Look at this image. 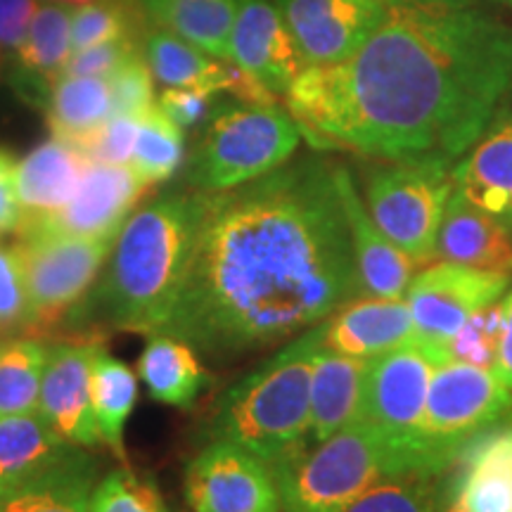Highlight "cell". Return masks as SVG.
<instances>
[{
	"label": "cell",
	"mask_w": 512,
	"mask_h": 512,
	"mask_svg": "<svg viewBox=\"0 0 512 512\" xmlns=\"http://www.w3.org/2000/svg\"><path fill=\"white\" fill-rule=\"evenodd\" d=\"M337 166L306 155L209 192L183 287L157 332L211 361H230L302 335L354 299L358 275Z\"/></svg>",
	"instance_id": "6da1fadb"
},
{
	"label": "cell",
	"mask_w": 512,
	"mask_h": 512,
	"mask_svg": "<svg viewBox=\"0 0 512 512\" xmlns=\"http://www.w3.org/2000/svg\"><path fill=\"white\" fill-rule=\"evenodd\" d=\"M510 91V24L477 0H396L356 53L306 67L285 102L316 150L456 164Z\"/></svg>",
	"instance_id": "7a4b0ae2"
},
{
	"label": "cell",
	"mask_w": 512,
	"mask_h": 512,
	"mask_svg": "<svg viewBox=\"0 0 512 512\" xmlns=\"http://www.w3.org/2000/svg\"><path fill=\"white\" fill-rule=\"evenodd\" d=\"M207 202L202 190L171 192L128 216L98 285L67 313V323L150 335L162 328L183 287Z\"/></svg>",
	"instance_id": "3957f363"
},
{
	"label": "cell",
	"mask_w": 512,
	"mask_h": 512,
	"mask_svg": "<svg viewBox=\"0 0 512 512\" xmlns=\"http://www.w3.org/2000/svg\"><path fill=\"white\" fill-rule=\"evenodd\" d=\"M323 323L297 335L252 373L230 384L207 425L209 441H233L280 475L311 448V375Z\"/></svg>",
	"instance_id": "277c9868"
},
{
	"label": "cell",
	"mask_w": 512,
	"mask_h": 512,
	"mask_svg": "<svg viewBox=\"0 0 512 512\" xmlns=\"http://www.w3.org/2000/svg\"><path fill=\"white\" fill-rule=\"evenodd\" d=\"M512 420V392L494 368L448 358L434 370L415 430L399 444L403 475H444L486 432Z\"/></svg>",
	"instance_id": "5b68a950"
},
{
	"label": "cell",
	"mask_w": 512,
	"mask_h": 512,
	"mask_svg": "<svg viewBox=\"0 0 512 512\" xmlns=\"http://www.w3.org/2000/svg\"><path fill=\"white\" fill-rule=\"evenodd\" d=\"M302 138V128L278 102H219L202 121L185 181L202 192L238 188L290 162Z\"/></svg>",
	"instance_id": "8992f818"
},
{
	"label": "cell",
	"mask_w": 512,
	"mask_h": 512,
	"mask_svg": "<svg viewBox=\"0 0 512 512\" xmlns=\"http://www.w3.org/2000/svg\"><path fill=\"white\" fill-rule=\"evenodd\" d=\"M399 475V444L358 420L311 446L275 479L283 512H342L370 486Z\"/></svg>",
	"instance_id": "52a82bcc"
},
{
	"label": "cell",
	"mask_w": 512,
	"mask_h": 512,
	"mask_svg": "<svg viewBox=\"0 0 512 512\" xmlns=\"http://www.w3.org/2000/svg\"><path fill=\"white\" fill-rule=\"evenodd\" d=\"M448 162H375L363 176V202L377 228L420 266L437 259V238L456 176Z\"/></svg>",
	"instance_id": "ba28073f"
},
{
	"label": "cell",
	"mask_w": 512,
	"mask_h": 512,
	"mask_svg": "<svg viewBox=\"0 0 512 512\" xmlns=\"http://www.w3.org/2000/svg\"><path fill=\"white\" fill-rule=\"evenodd\" d=\"M114 238L27 235L19 238V256L31 313V330L60 323L91 292Z\"/></svg>",
	"instance_id": "9c48e42d"
},
{
	"label": "cell",
	"mask_w": 512,
	"mask_h": 512,
	"mask_svg": "<svg viewBox=\"0 0 512 512\" xmlns=\"http://www.w3.org/2000/svg\"><path fill=\"white\" fill-rule=\"evenodd\" d=\"M183 491L192 512H283L271 467L233 441H209L185 467Z\"/></svg>",
	"instance_id": "30bf717a"
},
{
	"label": "cell",
	"mask_w": 512,
	"mask_h": 512,
	"mask_svg": "<svg viewBox=\"0 0 512 512\" xmlns=\"http://www.w3.org/2000/svg\"><path fill=\"white\" fill-rule=\"evenodd\" d=\"M444 361H448V351L418 335L387 354L370 358L361 422L387 432L401 444L420 422L432 375Z\"/></svg>",
	"instance_id": "8fae6325"
},
{
	"label": "cell",
	"mask_w": 512,
	"mask_h": 512,
	"mask_svg": "<svg viewBox=\"0 0 512 512\" xmlns=\"http://www.w3.org/2000/svg\"><path fill=\"white\" fill-rule=\"evenodd\" d=\"M510 275L486 273L453 261H432L413 275L406 290L415 335L439 344L456 335V330L472 313L498 302L508 290Z\"/></svg>",
	"instance_id": "7c38bea8"
},
{
	"label": "cell",
	"mask_w": 512,
	"mask_h": 512,
	"mask_svg": "<svg viewBox=\"0 0 512 512\" xmlns=\"http://www.w3.org/2000/svg\"><path fill=\"white\" fill-rule=\"evenodd\" d=\"M145 190L147 185L128 164L91 162L72 200L55 214L22 221L17 235L117 238Z\"/></svg>",
	"instance_id": "4fadbf2b"
},
{
	"label": "cell",
	"mask_w": 512,
	"mask_h": 512,
	"mask_svg": "<svg viewBox=\"0 0 512 512\" xmlns=\"http://www.w3.org/2000/svg\"><path fill=\"white\" fill-rule=\"evenodd\" d=\"M102 349L105 339L95 332L50 342L38 396V413L48 425L60 437L83 448L102 441L91 403L93 361Z\"/></svg>",
	"instance_id": "5bb4252c"
},
{
	"label": "cell",
	"mask_w": 512,
	"mask_h": 512,
	"mask_svg": "<svg viewBox=\"0 0 512 512\" xmlns=\"http://www.w3.org/2000/svg\"><path fill=\"white\" fill-rule=\"evenodd\" d=\"M396 0H275L306 67L347 60Z\"/></svg>",
	"instance_id": "9a60e30c"
},
{
	"label": "cell",
	"mask_w": 512,
	"mask_h": 512,
	"mask_svg": "<svg viewBox=\"0 0 512 512\" xmlns=\"http://www.w3.org/2000/svg\"><path fill=\"white\" fill-rule=\"evenodd\" d=\"M228 62L259 81L275 98H285L306 69L275 0H238Z\"/></svg>",
	"instance_id": "2e32d148"
},
{
	"label": "cell",
	"mask_w": 512,
	"mask_h": 512,
	"mask_svg": "<svg viewBox=\"0 0 512 512\" xmlns=\"http://www.w3.org/2000/svg\"><path fill=\"white\" fill-rule=\"evenodd\" d=\"M337 181L354 249L358 292L382 299L406 297L415 268L420 264L377 228L347 166H337Z\"/></svg>",
	"instance_id": "e0dca14e"
},
{
	"label": "cell",
	"mask_w": 512,
	"mask_h": 512,
	"mask_svg": "<svg viewBox=\"0 0 512 512\" xmlns=\"http://www.w3.org/2000/svg\"><path fill=\"white\" fill-rule=\"evenodd\" d=\"M74 5L38 0L27 36L12 62L10 74L19 98L46 110L57 79H62L72 57Z\"/></svg>",
	"instance_id": "ac0fdd59"
},
{
	"label": "cell",
	"mask_w": 512,
	"mask_h": 512,
	"mask_svg": "<svg viewBox=\"0 0 512 512\" xmlns=\"http://www.w3.org/2000/svg\"><path fill=\"white\" fill-rule=\"evenodd\" d=\"M415 337L406 297H358L323 320V347L337 354L370 358L387 354Z\"/></svg>",
	"instance_id": "d6986e66"
},
{
	"label": "cell",
	"mask_w": 512,
	"mask_h": 512,
	"mask_svg": "<svg viewBox=\"0 0 512 512\" xmlns=\"http://www.w3.org/2000/svg\"><path fill=\"white\" fill-rule=\"evenodd\" d=\"M453 176L467 202L512 228V112L491 121L453 166Z\"/></svg>",
	"instance_id": "ffe728a7"
},
{
	"label": "cell",
	"mask_w": 512,
	"mask_h": 512,
	"mask_svg": "<svg viewBox=\"0 0 512 512\" xmlns=\"http://www.w3.org/2000/svg\"><path fill=\"white\" fill-rule=\"evenodd\" d=\"M437 259L512 275V228L477 209L456 190L439 228Z\"/></svg>",
	"instance_id": "44dd1931"
},
{
	"label": "cell",
	"mask_w": 512,
	"mask_h": 512,
	"mask_svg": "<svg viewBox=\"0 0 512 512\" xmlns=\"http://www.w3.org/2000/svg\"><path fill=\"white\" fill-rule=\"evenodd\" d=\"M91 157L72 140L53 136L17 164V192L24 219L55 214L79 190Z\"/></svg>",
	"instance_id": "7402d4cb"
},
{
	"label": "cell",
	"mask_w": 512,
	"mask_h": 512,
	"mask_svg": "<svg viewBox=\"0 0 512 512\" xmlns=\"http://www.w3.org/2000/svg\"><path fill=\"white\" fill-rule=\"evenodd\" d=\"M366 375V358L344 356L320 347L311 375V446L361 420L363 399H366Z\"/></svg>",
	"instance_id": "603a6c76"
},
{
	"label": "cell",
	"mask_w": 512,
	"mask_h": 512,
	"mask_svg": "<svg viewBox=\"0 0 512 512\" xmlns=\"http://www.w3.org/2000/svg\"><path fill=\"white\" fill-rule=\"evenodd\" d=\"M74 448L79 446L60 437L38 411L0 418V503Z\"/></svg>",
	"instance_id": "cb8c5ba5"
},
{
	"label": "cell",
	"mask_w": 512,
	"mask_h": 512,
	"mask_svg": "<svg viewBox=\"0 0 512 512\" xmlns=\"http://www.w3.org/2000/svg\"><path fill=\"white\" fill-rule=\"evenodd\" d=\"M460 463L456 501L470 512H512V420L479 437Z\"/></svg>",
	"instance_id": "d4e9b609"
},
{
	"label": "cell",
	"mask_w": 512,
	"mask_h": 512,
	"mask_svg": "<svg viewBox=\"0 0 512 512\" xmlns=\"http://www.w3.org/2000/svg\"><path fill=\"white\" fill-rule=\"evenodd\" d=\"M138 377L150 396L171 408L188 411L209 387V373L204 370L200 354L164 332H155L147 339L138 358Z\"/></svg>",
	"instance_id": "484cf974"
},
{
	"label": "cell",
	"mask_w": 512,
	"mask_h": 512,
	"mask_svg": "<svg viewBox=\"0 0 512 512\" xmlns=\"http://www.w3.org/2000/svg\"><path fill=\"white\" fill-rule=\"evenodd\" d=\"M98 463L79 446L0 503V512H91Z\"/></svg>",
	"instance_id": "4316f807"
},
{
	"label": "cell",
	"mask_w": 512,
	"mask_h": 512,
	"mask_svg": "<svg viewBox=\"0 0 512 512\" xmlns=\"http://www.w3.org/2000/svg\"><path fill=\"white\" fill-rule=\"evenodd\" d=\"M133 5L152 27H162L204 53L228 60L238 0H133Z\"/></svg>",
	"instance_id": "83f0119b"
},
{
	"label": "cell",
	"mask_w": 512,
	"mask_h": 512,
	"mask_svg": "<svg viewBox=\"0 0 512 512\" xmlns=\"http://www.w3.org/2000/svg\"><path fill=\"white\" fill-rule=\"evenodd\" d=\"M53 136L83 140L114 114L112 88L107 76H62L57 79L46 105Z\"/></svg>",
	"instance_id": "f1b7e54d"
},
{
	"label": "cell",
	"mask_w": 512,
	"mask_h": 512,
	"mask_svg": "<svg viewBox=\"0 0 512 512\" xmlns=\"http://www.w3.org/2000/svg\"><path fill=\"white\" fill-rule=\"evenodd\" d=\"M138 399V380L124 361L107 354L95 356L91 373V403L100 439L112 448L119 460H126L124 427Z\"/></svg>",
	"instance_id": "f546056e"
},
{
	"label": "cell",
	"mask_w": 512,
	"mask_h": 512,
	"mask_svg": "<svg viewBox=\"0 0 512 512\" xmlns=\"http://www.w3.org/2000/svg\"><path fill=\"white\" fill-rule=\"evenodd\" d=\"M48 347L43 337H0V418L38 411Z\"/></svg>",
	"instance_id": "4dcf8cb0"
},
{
	"label": "cell",
	"mask_w": 512,
	"mask_h": 512,
	"mask_svg": "<svg viewBox=\"0 0 512 512\" xmlns=\"http://www.w3.org/2000/svg\"><path fill=\"white\" fill-rule=\"evenodd\" d=\"M453 498V482L444 475L387 477L342 512H444Z\"/></svg>",
	"instance_id": "1f68e13d"
},
{
	"label": "cell",
	"mask_w": 512,
	"mask_h": 512,
	"mask_svg": "<svg viewBox=\"0 0 512 512\" xmlns=\"http://www.w3.org/2000/svg\"><path fill=\"white\" fill-rule=\"evenodd\" d=\"M185 157L183 128L164 114L162 107L152 105L140 119L136 150L131 157V169L147 188L169 181Z\"/></svg>",
	"instance_id": "d6a6232c"
},
{
	"label": "cell",
	"mask_w": 512,
	"mask_h": 512,
	"mask_svg": "<svg viewBox=\"0 0 512 512\" xmlns=\"http://www.w3.org/2000/svg\"><path fill=\"white\" fill-rule=\"evenodd\" d=\"M503 320L501 299L472 313L446 342L448 358L477 368H496L503 344Z\"/></svg>",
	"instance_id": "836d02e7"
},
{
	"label": "cell",
	"mask_w": 512,
	"mask_h": 512,
	"mask_svg": "<svg viewBox=\"0 0 512 512\" xmlns=\"http://www.w3.org/2000/svg\"><path fill=\"white\" fill-rule=\"evenodd\" d=\"M133 0H93L72 12V55L133 36Z\"/></svg>",
	"instance_id": "e575fe53"
},
{
	"label": "cell",
	"mask_w": 512,
	"mask_h": 512,
	"mask_svg": "<svg viewBox=\"0 0 512 512\" xmlns=\"http://www.w3.org/2000/svg\"><path fill=\"white\" fill-rule=\"evenodd\" d=\"M91 512H171L155 479L140 477L136 472L112 470L95 484Z\"/></svg>",
	"instance_id": "d590c367"
},
{
	"label": "cell",
	"mask_w": 512,
	"mask_h": 512,
	"mask_svg": "<svg viewBox=\"0 0 512 512\" xmlns=\"http://www.w3.org/2000/svg\"><path fill=\"white\" fill-rule=\"evenodd\" d=\"M31 330L24 266L17 245H0V337Z\"/></svg>",
	"instance_id": "8d00e7d4"
},
{
	"label": "cell",
	"mask_w": 512,
	"mask_h": 512,
	"mask_svg": "<svg viewBox=\"0 0 512 512\" xmlns=\"http://www.w3.org/2000/svg\"><path fill=\"white\" fill-rule=\"evenodd\" d=\"M143 114L114 112L98 131L81 143V150L91 157V162L102 164H131L133 150L140 131Z\"/></svg>",
	"instance_id": "74e56055"
},
{
	"label": "cell",
	"mask_w": 512,
	"mask_h": 512,
	"mask_svg": "<svg viewBox=\"0 0 512 512\" xmlns=\"http://www.w3.org/2000/svg\"><path fill=\"white\" fill-rule=\"evenodd\" d=\"M112 88L114 112H133L145 114L155 105V76L147 67L143 53L131 57L121 64L117 72L107 76Z\"/></svg>",
	"instance_id": "f35d334b"
},
{
	"label": "cell",
	"mask_w": 512,
	"mask_h": 512,
	"mask_svg": "<svg viewBox=\"0 0 512 512\" xmlns=\"http://www.w3.org/2000/svg\"><path fill=\"white\" fill-rule=\"evenodd\" d=\"M136 55H140V46L133 36L100 43V46L86 48L69 57L62 76H110Z\"/></svg>",
	"instance_id": "ab89813d"
},
{
	"label": "cell",
	"mask_w": 512,
	"mask_h": 512,
	"mask_svg": "<svg viewBox=\"0 0 512 512\" xmlns=\"http://www.w3.org/2000/svg\"><path fill=\"white\" fill-rule=\"evenodd\" d=\"M216 98L219 95L202 91V88H164L159 93L157 105L162 107L166 117L174 119L185 131V128L202 124L209 117Z\"/></svg>",
	"instance_id": "60d3db41"
},
{
	"label": "cell",
	"mask_w": 512,
	"mask_h": 512,
	"mask_svg": "<svg viewBox=\"0 0 512 512\" xmlns=\"http://www.w3.org/2000/svg\"><path fill=\"white\" fill-rule=\"evenodd\" d=\"M38 0H0V67H12Z\"/></svg>",
	"instance_id": "b9f144b4"
},
{
	"label": "cell",
	"mask_w": 512,
	"mask_h": 512,
	"mask_svg": "<svg viewBox=\"0 0 512 512\" xmlns=\"http://www.w3.org/2000/svg\"><path fill=\"white\" fill-rule=\"evenodd\" d=\"M17 164L15 155L0 147V235L17 233L24 219V209L17 192Z\"/></svg>",
	"instance_id": "7bdbcfd3"
},
{
	"label": "cell",
	"mask_w": 512,
	"mask_h": 512,
	"mask_svg": "<svg viewBox=\"0 0 512 512\" xmlns=\"http://www.w3.org/2000/svg\"><path fill=\"white\" fill-rule=\"evenodd\" d=\"M503 309H505L503 344H501V356H498V363L494 370L501 375L505 387L512 392V290L508 292V297L503 299Z\"/></svg>",
	"instance_id": "ee69618b"
},
{
	"label": "cell",
	"mask_w": 512,
	"mask_h": 512,
	"mask_svg": "<svg viewBox=\"0 0 512 512\" xmlns=\"http://www.w3.org/2000/svg\"><path fill=\"white\" fill-rule=\"evenodd\" d=\"M444 512H470V510H467L460 501H456V498H451V501H448V505L444 508Z\"/></svg>",
	"instance_id": "f6af8a7d"
},
{
	"label": "cell",
	"mask_w": 512,
	"mask_h": 512,
	"mask_svg": "<svg viewBox=\"0 0 512 512\" xmlns=\"http://www.w3.org/2000/svg\"><path fill=\"white\" fill-rule=\"evenodd\" d=\"M57 3H67V5H83V3H93V0H57Z\"/></svg>",
	"instance_id": "bcb514c9"
},
{
	"label": "cell",
	"mask_w": 512,
	"mask_h": 512,
	"mask_svg": "<svg viewBox=\"0 0 512 512\" xmlns=\"http://www.w3.org/2000/svg\"><path fill=\"white\" fill-rule=\"evenodd\" d=\"M503 3H508V5H512V0H503Z\"/></svg>",
	"instance_id": "7dc6e473"
}]
</instances>
